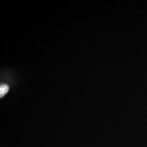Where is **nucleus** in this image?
Instances as JSON below:
<instances>
[{
	"instance_id": "obj_1",
	"label": "nucleus",
	"mask_w": 147,
	"mask_h": 147,
	"mask_svg": "<svg viewBox=\"0 0 147 147\" xmlns=\"http://www.w3.org/2000/svg\"><path fill=\"white\" fill-rule=\"evenodd\" d=\"M9 90V87L7 84H2L0 86V96H3Z\"/></svg>"
}]
</instances>
